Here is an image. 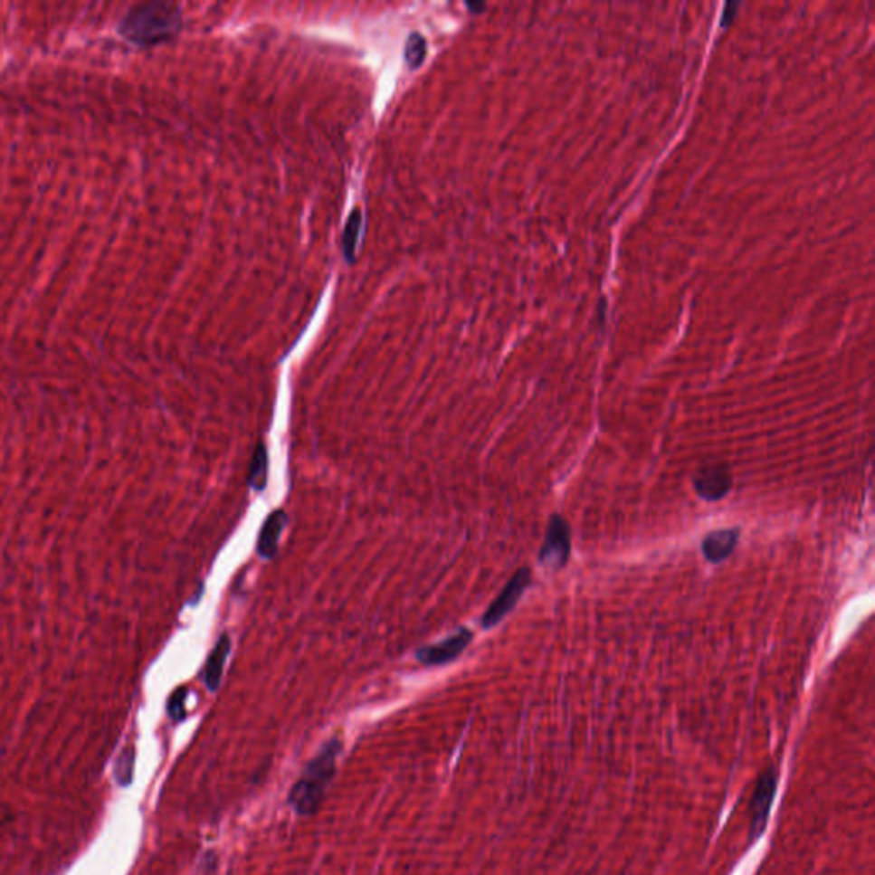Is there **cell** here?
Segmentation results:
<instances>
[{
  "mask_svg": "<svg viewBox=\"0 0 875 875\" xmlns=\"http://www.w3.org/2000/svg\"><path fill=\"white\" fill-rule=\"evenodd\" d=\"M340 751V738L332 737L325 742L320 753L308 763L300 780L292 785L288 802L296 814L311 815L320 809L327 788L336 775Z\"/></svg>",
  "mask_w": 875,
  "mask_h": 875,
  "instance_id": "obj_1",
  "label": "cell"
},
{
  "mask_svg": "<svg viewBox=\"0 0 875 875\" xmlns=\"http://www.w3.org/2000/svg\"><path fill=\"white\" fill-rule=\"evenodd\" d=\"M182 28V13L175 4L151 2L132 7L120 23L123 38L136 45H157Z\"/></svg>",
  "mask_w": 875,
  "mask_h": 875,
  "instance_id": "obj_2",
  "label": "cell"
},
{
  "mask_svg": "<svg viewBox=\"0 0 875 875\" xmlns=\"http://www.w3.org/2000/svg\"><path fill=\"white\" fill-rule=\"evenodd\" d=\"M571 554V530L561 515H553L547 523L546 538L538 553V563L544 568L563 569L568 563Z\"/></svg>",
  "mask_w": 875,
  "mask_h": 875,
  "instance_id": "obj_3",
  "label": "cell"
},
{
  "mask_svg": "<svg viewBox=\"0 0 875 875\" xmlns=\"http://www.w3.org/2000/svg\"><path fill=\"white\" fill-rule=\"evenodd\" d=\"M530 584H532V573H530V569H518L509 578V582L501 590V594L490 605V609L486 611V614L482 615V621H480L482 623V628L484 630H492L494 626H498L515 609V605L518 604V600L522 599L525 590L530 586Z\"/></svg>",
  "mask_w": 875,
  "mask_h": 875,
  "instance_id": "obj_4",
  "label": "cell"
},
{
  "mask_svg": "<svg viewBox=\"0 0 875 875\" xmlns=\"http://www.w3.org/2000/svg\"><path fill=\"white\" fill-rule=\"evenodd\" d=\"M776 785H778V776L775 766L765 769L756 782L751 807H749L751 809V831H749L751 842H756L766 828L769 811L776 794Z\"/></svg>",
  "mask_w": 875,
  "mask_h": 875,
  "instance_id": "obj_5",
  "label": "cell"
},
{
  "mask_svg": "<svg viewBox=\"0 0 875 875\" xmlns=\"http://www.w3.org/2000/svg\"><path fill=\"white\" fill-rule=\"evenodd\" d=\"M694 490L707 501H718L732 490V474L725 463H709L692 477Z\"/></svg>",
  "mask_w": 875,
  "mask_h": 875,
  "instance_id": "obj_6",
  "label": "cell"
},
{
  "mask_svg": "<svg viewBox=\"0 0 875 875\" xmlns=\"http://www.w3.org/2000/svg\"><path fill=\"white\" fill-rule=\"evenodd\" d=\"M472 642V632L465 628L455 631L450 634L446 640H442L440 643L434 645L423 646L417 651V661L424 665H445L457 657H461L463 650L471 645Z\"/></svg>",
  "mask_w": 875,
  "mask_h": 875,
  "instance_id": "obj_7",
  "label": "cell"
},
{
  "mask_svg": "<svg viewBox=\"0 0 875 875\" xmlns=\"http://www.w3.org/2000/svg\"><path fill=\"white\" fill-rule=\"evenodd\" d=\"M738 536H740L738 528H720V530L709 532L701 544L707 561L713 565L725 561L737 547Z\"/></svg>",
  "mask_w": 875,
  "mask_h": 875,
  "instance_id": "obj_8",
  "label": "cell"
},
{
  "mask_svg": "<svg viewBox=\"0 0 875 875\" xmlns=\"http://www.w3.org/2000/svg\"><path fill=\"white\" fill-rule=\"evenodd\" d=\"M288 525V515L282 509H274L267 520L262 525L259 542H257V554L262 559H272L279 547V538L282 536L284 528Z\"/></svg>",
  "mask_w": 875,
  "mask_h": 875,
  "instance_id": "obj_9",
  "label": "cell"
},
{
  "mask_svg": "<svg viewBox=\"0 0 875 875\" xmlns=\"http://www.w3.org/2000/svg\"><path fill=\"white\" fill-rule=\"evenodd\" d=\"M231 650V638L228 632L221 634L217 643H215L214 650L213 653L209 655V661H207V665H205V671H204V682L207 686L209 691H217L219 684H221V679H223V671H224V663H226V659L230 655Z\"/></svg>",
  "mask_w": 875,
  "mask_h": 875,
  "instance_id": "obj_10",
  "label": "cell"
},
{
  "mask_svg": "<svg viewBox=\"0 0 875 875\" xmlns=\"http://www.w3.org/2000/svg\"><path fill=\"white\" fill-rule=\"evenodd\" d=\"M267 479H269V453H267L265 445L259 443L257 448H255V452H253L252 463H250L248 484L255 491H263L265 490V484H267Z\"/></svg>",
  "mask_w": 875,
  "mask_h": 875,
  "instance_id": "obj_11",
  "label": "cell"
},
{
  "mask_svg": "<svg viewBox=\"0 0 875 875\" xmlns=\"http://www.w3.org/2000/svg\"><path fill=\"white\" fill-rule=\"evenodd\" d=\"M405 62L409 67H419L424 57H426V40L419 34V33H413L409 38H407V43H405Z\"/></svg>",
  "mask_w": 875,
  "mask_h": 875,
  "instance_id": "obj_12",
  "label": "cell"
},
{
  "mask_svg": "<svg viewBox=\"0 0 875 875\" xmlns=\"http://www.w3.org/2000/svg\"><path fill=\"white\" fill-rule=\"evenodd\" d=\"M359 231H361V215H359V211L356 209L349 223H347V228H346V234H344V253H346V259L347 261H353L354 259V250H356V245H357V238H359Z\"/></svg>",
  "mask_w": 875,
  "mask_h": 875,
  "instance_id": "obj_13",
  "label": "cell"
},
{
  "mask_svg": "<svg viewBox=\"0 0 875 875\" xmlns=\"http://www.w3.org/2000/svg\"><path fill=\"white\" fill-rule=\"evenodd\" d=\"M132 765H134V754H132V751L123 753L122 757H120V759H119V763H117V778H119V784H130V780H132V771H134Z\"/></svg>",
  "mask_w": 875,
  "mask_h": 875,
  "instance_id": "obj_14",
  "label": "cell"
},
{
  "mask_svg": "<svg viewBox=\"0 0 875 875\" xmlns=\"http://www.w3.org/2000/svg\"><path fill=\"white\" fill-rule=\"evenodd\" d=\"M185 698H186V690H178L169 699V717L175 722H180L185 718Z\"/></svg>",
  "mask_w": 875,
  "mask_h": 875,
  "instance_id": "obj_15",
  "label": "cell"
}]
</instances>
